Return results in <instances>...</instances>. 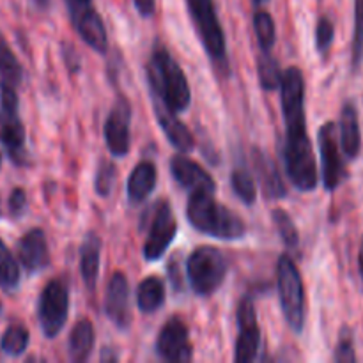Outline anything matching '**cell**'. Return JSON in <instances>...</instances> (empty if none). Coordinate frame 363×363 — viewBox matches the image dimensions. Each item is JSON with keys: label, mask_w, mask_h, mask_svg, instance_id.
I'll list each match as a JSON object with an SVG mask.
<instances>
[{"label": "cell", "mask_w": 363, "mask_h": 363, "mask_svg": "<svg viewBox=\"0 0 363 363\" xmlns=\"http://www.w3.org/2000/svg\"><path fill=\"white\" fill-rule=\"evenodd\" d=\"M286 140H284V167L291 184L298 191H314L319 183L314 149L307 133L305 112V78L298 67H287L280 84Z\"/></svg>", "instance_id": "1"}, {"label": "cell", "mask_w": 363, "mask_h": 363, "mask_svg": "<svg viewBox=\"0 0 363 363\" xmlns=\"http://www.w3.org/2000/svg\"><path fill=\"white\" fill-rule=\"evenodd\" d=\"M147 84L151 89V96L165 103L176 113L188 110L191 103V91L184 71L179 62L170 55L167 46L156 43L152 46L147 67Z\"/></svg>", "instance_id": "2"}, {"label": "cell", "mask_w": 363, "mask_h": 363, "mask_svg": "<svg viewBox=\"0 0 363 363\" xmlns=\"http://www.w3.org/2000/svg\"><path fill=\"white\" fill-rule=\"evenodd\" d=\"M186 218L195 230L216 240L236 241L247 236L243 220L220 204L213 191H191L186 204Z\"/></svg>", "instance_id": "3"}, {"label": "cell", "mask_w": 363, "mask_h": 363, "mask_svg": "<svg viewBox=\"0 0 363 363\" xmlns=\"http://www.w3.org/2000/svg\"><path fill=\"white\" fill-rule=\"evenodd\" d=\"M186 6L208 57L215 67H218L220 73L229 74L225 32L216 13L215 0H186Z\"/></svg>", "instance_id": "4"}, {"label": "cell", "mask_w": 363, "mask_h": 363, "mask_svg": "<svg viewBox=\"0 0 363 363\" xmlns=\"http://www.w3.org/2000/svg\"><path fill=\"white\" fill-rule=\"evenodd\" d=\"M0 142L14 165H27V133L20 117V99L16 87L7 84H0Z\"/></svg>", "instance_id": "5"}, {"label": "cell", "mask_w": 363, "mask_h": 363, "mask_svg": "<svg viewBox=\"0 0 363 363\" xmlns=\"http://www.w3.org/2000/svg\"><path fill=\"white\" fill-rule=\"evenodd\" d=\"M277 286H279L280 307L287 325L294 333H301L307 319L303 280L293 257L287 254L280 255L277 262Z\"/></svg>", "instance_id": "6"}, {"label": "cell", "mask_w": 363, "mask_h": 363, "mask_svg": "<svg viewBox=\"0 0 363 363\" xmlns=\"http://www.w3.org/2000/svg\"><path fill=\"white\" fill-rule=\"evenodd\" d=\"M186 277L197 296H211L225 282V257L215 247H197L186 261Z\"/></svg>", "instance_id": "7"}, {"label": "cell", "mask_w": 363, "mask_h": 363, "mask_svg": "<svg viewBox=\"0 0 363 363\" xmlns=\"http://www.w3.org/2000/svg\"><path fill=\"white\" fill-rule=\"evenodd\" d=\"M69 315V289L60 279L50 280L38 301V323L46 339H55Z\"/></svg>", "instance_id": "8"}, {"label": "cell", "mask_w": 363, "mask_h": 363, "mask_svg": "<svg viewBox=\"0 0 363 363\" xmlns=\"http://www.w3.org/2000/svg\"><path fill=\"white\" fill-rule=\"evenodd\" d=\"M319 155H321V179L325 190L333 191L344 183L347 177L346 163L342 158L337 124L333 121L323 124L318 133Z\"/></svg>", "instance_id": "9"}, {"label": "cell", "mask_w": 363, "mask_h": 363, "mask_svg": "<svg viewBox=\"0 0 363 363\" xmlns=\"http://www.w3.org/2000/svg\"><path fill=\"white\" fill-rule=\"evenodd\" d=\"M177 236V220L172 211V206L165 201H160L155 206L149 220L147 240L144 243V259L149 262L160 261L165 255L167 248L172 245Z\"/></svg>", "instance_id": "10"}, {"label": "cell", "mask_w": 363, "mask_h": 363, "mask_svg": "<svg viewBox=\"0 0 363 363\" xmlns=\"http://www.w3.org/2000/svg\"><path fill=\"white\" fill-rule=\"evenodd\" d=\"M66 6L69 11L71 23L82 41L94 52L105 55L108 52V35L98 11L91 6V2H80V0H66Z\"/></svg>", "instance_id": "11"}, {"label": "cell", "mask_w": 363, "mask_h": 363, "mask_svg": "<svg viewBox=\"0 0 363 363\" xmlns=\"http://www.w3.org/2000/svg\"><path fill=\"white\" fill-rule=\"evenodd\" d=\"M238 319V340L234 346V362H254L261 347V330L257 325V312H255L252 296L241 298L236 312Z\"/></svg>", "instance_id": "12"}, {"label": "cell", "mask_w": 363, "mask_h": 363, "mask_svg": "<svg viewBox=\"0 0 363 363\" xmlns=\"http://www.w3.org/2000/svg\"><path fill=\"white\" fill-rule=\"evenodd\" d=\"M155 351L160 360L170 363L190 362L194 358V347L190 342V332L184 321L177 315L170 318L162 326L156 339Z\"/></svg>", "instance_id": "13"}, {"label": "cell", "mask_w": 363, "mask_h": 363, "mask_svg": "<svg viewBox=\"0 0 363 363\" xmlns=\"http://www.w3.org/2000/svg\"><path fill=\"white\" fill-rule=\"evenodd\" d=\"M105 144L110 155L116 158H124L131 147V105L128 98L119 96L106 116L105 128Z\"/></svg>", "instance_id": "14"}, {"label": "cell", "mask_w": 363, "mask_h": 363, "mask_svg": "<svg viewBox=\"0 0 363 363\" xmlns=\"http://www.w3.org/2000/svg\"><path fill=\"white\" fill-rule=\"evenodd\" d=\"M106 318L112 321V325L119 330H128L133 321V311H131L130 300V284L124 273L116 272L106 284L105 301H103Z\"/></svg>", "instance_id": "15"}, {"label": "cell", "mask_w": 363, "mask_h": 363, "mask_svg": "<svg viewBox=\"0 0 363 363\" xmlns=\"http://www.w3.org/2000/svg\"><path fill=\"white\" fill-rule=\"evenodd\" d=\"M151 101H152V110H155L156 121H158V126L162 128V131L165 133L167 140L170 142V145H172L176 151L183 152V155L194 151L195 137L190 131V128H188L184 123H181L177 113L174 112V110H170L165 103L160 101L158 98L151 96Z\"/></svg>", "instance_id": "16"}, {"label": "cell", "mask_w": 363, "mask_h": 363, "mask_svg": "<svg viewBox=\"0 0 363 363\" xmlns=\"http://www.w3.org/2000/svg\"><path fill=\"white\" fill-rule=\"evenodd\" d=\"M16 252L21 268H23L28 275L43 272V269H46L50 266L48 243H46L45 233H43L39 227L27 230V233L18 240Z\"/></svg>", "instance_id": "17"}, {"label": "cell", "mask_w": 363, "mask_h": 363, "mask_svg": "<svg viewBox=\"0 0 363 363\" xmlns=\"http://www.w3.org/2000/svg\"><path fill=\"white\" fill-rule=\"evenodd\" d=\"M250 162L264 197L269 199V201H279V199L286 197L287 188L284 184L282 174H280L275 160L262 149L254 147L252 149Z\"/></svg>", "instance_id": "18"}, {"label": "cell", "mask_w": 363, "mask_h": 363, "mask_svg": "<svg viewBox=\"0 0 363 363\" xmlns=\"http://www.w3.org/2000/svg\"><path fill=\"white\" fill-rule=\"evenodd\" d=\"M170 174L176 179V183L179 186H183L184 190L191 191H216V183L211 177V174L204 169L202 165L195 163L194 160L186 158L181 155L172 156L170 160Z\"/></svg>", "instance_id": "19"}, {"label": "cell", "mask_w": 363, "mask_h": 363, "mask_svg": "<svg viewBox=\"0 0 363 363\" xmlns=\"http://www.w3.org/2000/svg\"><path fill=\"white\" fill-rule=\"evenodd\" d=\"M339 142L342 155L347 160L358 158L362 151V130L357 106L353 101L344 103L339 121Z\"/></svg>", "instance_id": "20"}, {"label": "cell", "mask_w": 363, "mask_h": 363, "mask_svg": "<svg viewBox=\"0 0 363 363\" xmlns=\"http://www.w3.org/2000/svg\"><path fill=\"white\" fill-rule=\"evenodd\" d=\"M158 183V170L152 162H140L133 170L126 183V197L131 206L144 202L155 191Z\"/></svg>", "instance_id": "21"}, {"label": "cell", "mask_w": 363, "mask_h": 363, "mask_svg": "<svg viewBox=\"0 0 363 363\" xmlns=\"http://www.w3.org/2000/svg\"><path fill=\"white\" fill-rule=\"evenodd\" d=\"M101 264V238L96 233H87L80 245V273L85 286L92 291L98 284Z\"/></svg>", "instance_id": "22"}, {"label": "cell", "mask_w": 363, "mask_h": 363, "mask_svg": "<svg viewBox=\"0 0 363 363\" xmlns=\"http://www.w3.org/2000/svg\"><path fill=\"white\" fill-rule=\"evenodd\" d=\"M92 350H94V326L89 319H80L73 326L67 340V354L71 362L82 363L89 360Z\"/></svg>", "instance_id": "23"}, {"label": "cell", "mask_w": 363, "mask_h": 363, "mask_svg": "<svg viewBox=\"0 0 363 363\" xmlns=\"http://www.w3.org/2000/svg\"><path fill=\"white\" fill-rule=\"evenodd\" d=\"M165 303V284L158 277H147L137 287V307L142 314H152Z\"/></svg>", "instance_id": "24"}, {"label": "cell", "mask_w": 363, "mask_h": 363, "mask_svg": "<svg viewBox=\"0 0 363 363\" xmlns=\"http://www.w3.org/2000/svg\"><path fill=\"white\" fill-rule=\"evenodd\" d=\"M23 80V67L11 50L9 43L0 32V84L18 87Z\"/></svg>", "instance_id": "25"}, {"label": "cell", "mask_w": 363, "mask_h": 363, "mask_svg": "<svg viewBox=\"0 0 363 363\" xmlns=\"http://www.w3.org/2000/svg\"><path fill=\"white\" fill-rule=\"evenodd\" d=\"M230 186H233L234 195L243 204H255V201H257V188H255L254 174L248 170V167L245 163H240V165H236L233 169V174H230Z\"/></svg>", "instance_id": "26"}, {"label": "cell", "mask_w": 363, "mask_h": 363, "mask_svg": "<svg viewBox=\"0 0 363 363\" xmlns=\"http://www.w3.org/2000/svg\"><path fill=\"white\" fill-rule=\"evenodd\" d=\"M28 342H30V333L20 323L9 325L0 339V351L6 353L7 357L18 358L27 351Z\"/></svg>", "instance_id": "27"}, {"label": "cell", "mask_w": 363, "mask_h": 363, "mask_svg": "<svg viewBox=\"0 0 363 363\" xmlns=\"http://www.w3.org/2000/svg\"><path fill=\"white\" fill-rule=\"evenodd\" d=\"M257 74H259V84L264 91L273 92L279 91L280 84H282V69L280 64L275 57L269 52H261L257 59Z\"/></svg>", "instance_id": "28"}, {"label": "cell", "mask_w": 363, "mask_h": 363, "mask_svg": "<svg viewBox=\"0 0 363 363\" xmlns=\"http://www.w3.org/2000/svg\"><path fill=\"white\" fill-rule=\"evenodd\" d=\"M254 30L261 52H272L277 43V27L273 16L268 11L257 9L254 13Z\"/></svg>", "instance_id": "29"}, {"label": "cell", "mask_w": 363, "mask_h": 363, "mask_svg": "<svg viewBox=\"0 0 363 363\" xmlns=\"http://www.w3.org/2000/svg\"><path fill=\"white\" fill-rule=\"evenodd\" d=\"M272 218H273V223H275L277 230H279V236L282 238L284 245H286L287 248H296L298 243H300V233H298V227L294 225L289 213L277 208L273 209Z\"/></svg>", "instance_id": "30"}, {"label": "cell", "mask_w": 363, "mask_h": 363, "mask_svg": "<svg viewBox=\"0 0 363 363\" xmlns=\"http://www.w3.org/2000/svg\"><path fill=\"white\" fill-rule=\"evenodd\" d=\"M20 264H18L11 252H6L0 257V289L6 291V293H13L20 286Z\"/></svg>", "instance_id": "31"}, {"label": "cell", "mask_w": 363, "mask_h": 363, "mask_svg": "<svg viewBox=\"0 0 363 363\" xmlns=\"http://www.w3.org/2000/svg\"><path fill=\"white\" fill-rule=\"evenodd\" d=\"M116 181H117V167L113 165L112 162H106L103 160L99 163L98 170H96V176H94V190L99 197H108L112 194L113 186H116Z\"/></svg>", "instance_id": "32"}, {"label": "cell", "mask_w": 363, "mask_h": 363, "mask_svg": "<svg viewBox=\"0 0 363 363\" xmlns=\"http://www.w3.org/2000/svg\"><path fill=\"white\" fill-rule=\"evenodd\" d=\"M363 64V0H354V30H353V67Z\"/></svg>", "instance_id": "33"}, {"label": "cell", "mask_w": 363, "mask_h": 363, "mask_svg": "<svg viewBox=\"0 0 363 363\" xmlns=\"http://www.w3.org/2000/svg\"><path fill=\"white\" fill-rule=\"evenodd\" d=\"M333 39H335V25L328 16H321L318 27H315V48L321 55L328 53L333 45Z\"/></svg>", "instance_id": "34"}, {"label": "cell", "mask_w": 363, "mask_h": 363, "mask_svg": "<svg viewBox=\"0 0 363 363\" xmlns=\"http://www.w3.org/2000/svg\"><path fill=\"white\" fill-rule=\"evenodd\" d=\"M333 360L339 363H353L357 362V354H354V344H353V333L350 328H342L339 337V342H337L335 354H333Z\"/></svg>", "instance_id": "35"}, {"label": "cell", "mask_w": 363, "mask_h": 363, "mask_svg": "<svg viewBox=\"0 0 363 363\" xmlns=\"http://www.w3.org/2000/svg\"><path fill=\"white\" fill-rule=\"evenodd\" d=\"M7 206H9L11 216L20 218V216L25 213V209H27V191H25L23 188H14L9 195Z\"/></svg>", "instance_id": "36"}, {"label": "cell", "mask_w": 363, "mask_h": 363, "mask_svg": "<svg viewBox=\"0 0 363 363\" xmlns=\"http://www.w3.org/2000/svg\"><path fill=\"white\" fill-rule=\"evenodd\" d=\"M60 50H62V52H60V55H62L67 71H69L71 74H77L78 71L82 69V59H80V55H78L77 48H74L71 43H62Z\"/></svg>", "instance_id": "37"}, {"label": "cell", "mask_w": 363, "mask_h": 363, "mask_svg": "<svg viewBox=\"0 0 363 363\" xmlns=\"http://www.w3.org/2000/svg\"><path fill=\"white\" fill-rule=\"evenodd\" d=\"M169 277H170V282H172L174 289L176 291H183L184 284H183V272H181V264L177 262V255H174L170 259V264H169Z\"/></svg>", "instance_id": "38"}, {"label": "cell", "mask_w": 363, "mask_h": 363, "mask_svg": "<svg viewBox=\"0 0 363 363\" xmlns=\"http://www.w3.org/2000/svg\"><path fill=\"white\" fill-rule=\"evenodd\" d=\"M133 4L142 18H152L156 11V0H133Z\"/></svg>", "instance_id": "39"}, {"label": "cell", "mask_w": 363, "mask_h": 363, "mask_svg": "<svg viewBox=\"0 0 363 363\" xmlns=\"http://www.w3.org/2000/svg\"><path fill=\"white\" fill-rule=\"evenodd\" d=\"M99 360L101 362H117L119 360V354H117L113 350H110V347H103L101 354H99Z\"/></svg>", "instance_id": "40"}, {"label": "cell", "mask_w": 363, "mask_h": 363, "mask_svg": "<svg viewBox=\"0 0 363 363\" xmlns=\"http://www.w3.org/2000/svg\"><path fill=\"white\" fill-rule=\"evenodd\" d=\"M358 272H360V277L363 280V240L360 245V252H358Z\"/></svg>", "instance_id": "41"}, {"label": "cell", "mask_w": 363, "mask_h": 363, "mask_svg": "<svg viewBox=\"0 0 363 363\" xmlns=\"http://www.w3.org/2000/svg\"><path fill=\"white\" fill-rule=\"evenodd\" d=\"M32 2H34V6L39 7V9H48L52 0H32Z\"/></svg>", "instance_id": "42"}, {"label": "cell", "mask_w": 363, "mask_h": 363, "mask_svg": "<svg viewBox=\"0 0 363 363\" xmlns=\"http://www.w3.org/2000/svg\"><path fill=\"white\" fill-rule=\"evenodd\" d=\"M252 2H254L255 9H259V7H262V6H264V4H268L269 0H252Z\"/></svg>", "instance_id": "43"}, {"label": "cell", "mask_w": 363, "mask_h": 363, "mask_svg": "<svg viewBox=\"0 0 363 363\" xmlns=\"http://www.w3.org/2000/svg\"><path fill=\"white\" fill-rule=\"evenodd\" d=\"M6 252H9V250H7V247H6V245H4V241L0 240V257H2V255L6 254Z\"/></svg>", "instance_id": "44"}, {"label": "cell", "mask_w": 363, "mask_h": 363, "mask_svg": "<svg viewBox=\"0 0 363 363\" xmlns=\"http://www.w3.org/2000/svg\"><path fill=\"white\" fill-rule=\"evenodd\" d=\"M2 312H4V307H2V303H0V315H2Z\"/></svg>", "instance_id": "45"}, {"label": "cell", "mask_w": 363, "mask_h": 363, "mask_svg": "<svg viewBox=\"0 0 363 363\" xmlns=\"http://www.w3.org/2000/svg\"><path fill=\"white\" fill-rule=\"evenodd\" d=\"M0 167H2V152H0Z\"/></svg>", "instance_id": "46"}, {"label": "cell", "mask_w": 363, "mask_h": 363, "mask_svg": "<svg viewBox=\"0 0 363 363\" xmlns=\"http://www.w3.org/2000/svg\"><path fill=\"white\" fill-rule=\"evenodd\" d=\"M80 2H92V0H80Z\"/></svg>", "instance_id": "47"}, {"label": "cell", "mask_w": 363, "mask_h": 363, "mask_svg": "<svg viewBox=\"0 0 363 363\" xmlns=\"http://www.w3.org/2000/svg\"><path fill=\"white\" fill-rule=\"evenodd\" d=\"M0 216H2V209H0Z\"/></svg>", "instance_id": "48"}]
</instances>
